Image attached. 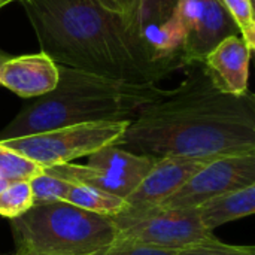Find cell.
<instances>
[{"label":"cell","instance_id":"obj_1","mask_svg":"<svg viewBox=\"0 0 255 255\" xmlns=\"http://www.w3.org/2000/svg\"><path fill=\"white\" fill-rule=\"evenodd\" d=\"M185 69V79L142 106L114 145L154 158L255 154L254 94L220 91L202 63Z\"/></svg>","mask_w":255,"mask_h":255},{"label":"cell","instance_id":"obj_2","mask_svg":"<svg viewBox=\"0 0 255 255\" xmlns=\"http://www.w3.org/2000/svg\"><path fill=\"white\" fill-rule=\"evenodd\" d=\"M40 51L55 64L134 85H157L185 69L178 54L160 51L130 13L97 0H21Z\"/></svg>","mask_w":255,"mask_h":255},{"label":"cell","instance_id":"obj_3","mask_svg":"<svg viewBox=\"0 0 255 255\" xmlns=\"http://www.w3.org/2000/svg\"><path fill=\"white\" fill-rule=\"evenodd\" d=\"M163 93L157 85L126 84L58 66L57 87L27 103L0 131V140L76 124L131 121L142 106Z\"/></svg>","mask_w":255,"mask_h":255},{"label":"cell","instance_id":"obj_4","mask_svg":"<svg viewBox=\"0 0 255 255\" xmlns=\"http://www.w3.org/2000/svg\"><path fill=\"white\" fill-rule=\"evenodd\" d=\"M9 221L16 248L55 255H91L118 236L111 217L67 202L34 205Z\"/></svg>","mask_w":255,"mask_h":255},{"label":"cell","instance_id":"obj_5","mask_svg":"<svg viewBox=\"0 0 255 255\" xmlns=\"http://www.w3.org/2000/svg\"><path fill=\"white\" fill-rule=\"evenodd\" d=\"M236 34L239 28L221 0H179L151 42L163 52L178 54L187 67L202 63L221 40Z\"/></svg>","mask_w":255,"mask_h":255},{"label":"cell","instance_id":"obj_6","mask_svg":"<svg viewBox=\"0 0 255 255\" xmlns=\"http://www.w3.org/2000/svg\"><path fill=\"white\" fill-rule=\"evenodd\" d=\"M130 121H100L60 127L22 137L0 140V143L40 167L72 163L79 157H88L94 151L114 145L126 131Z\"/></svg>","mask_w":255,"mask_h":255},{"label":"cell","instance_id":"obj_7","mask_svg":"<svg viewBox=\"0 0 255 255\" xmlns=\"http://www.w3.org/2000/svg\"><path fill=\"white\" fill-rule=\"evenodd\" d=\"M118 238L136 241L163 250L179 251L188 245L215 238L208 232L199 217L197 208H163L123 209L111 217Z\"/></svg>","mask_w":255,"mask_h":255},{"label":"cell","instance_id":"obj_8","mask_svg":"<svg viewBox=\"0 0 255 255\" xmlns=\"http://www.w3.org/2000/svg\"><path fill=\"white\" fill-rule=\"evenodd\" d=\"M255 184V154L227 155L208 161L175 194L166 199L163 208H199L212 197Z\"/></svg>","mask_w":255,"mask_h":255},{"label":"cell","instance_id":"obj_9","mask_svg":"<svg viewBox=\"0 0 255 255\" xmlns=\"http://www.w3.org/2000/svg\"><path fill=\"white\" fill-rule=\"evenodd\" d=\"M208 161L211 160L184 157L157 158L149 173L124 200V209H145L161 205L166 199L175 194L194 173H197Z\"/></svg>","mask_w":255,"mask_h":255},{"label":"cell","instance_id":"obj_10","mask_svg":"<svg viewBox=\"0 0 255 255\" xmlns=\"http://www.w3.org/2000/svg\"><path fill=\"white\" fill-rule=\"evenodd\" d=\"M253 49L242 36H229L221 40L202 61L212 84L226 94L244 96L248 90L250 60Z\"/></svg>","mask_w":255,"mask_h":255},{"label":"cell","instance_id":"obj_11","mask_svg":"<svg viewBox=\"0 0 255 255\" xmlns=\"http://www.w3.org/2000/svg\"><path fill=\"white\" fill-rule=\"evenodd\" d=\"M58 84V64L45 52L9 57L0 67V85L22 99H36Z\"/></svg>","mask_w":255,"mask_h":255},{"label":"cell","instance_id":"obj_12","mask_svg":"<svg viewBox=\"0 0 255 255\" xmlns=\"http://www.w3.org/2000/svg\"><path fill=\"white\" fill-rule=\"evenodd\" d=\"M157 158L137 155L115 145L103 146L88 155L87 166L105 170L114 179L130 190V194L154 167Z\"/></svg>","mask_w":255,"mask_h":255},{"label":"cell","instance_id":"obj_13","mask_svg":"<svg viewBox=\"0 0 255 255\" xmlns=\"http://www.w3.org/2000/svg\"><path fill=\"white\" fill-rule=\"evenodd\" d=\"M200 221L208 232L217 227L250 217L255 212V184L209 199L197 208Z\"/></svg>","mask_w":255,"mask_h":255},{"label":"cell","instance_id":"obj_14","mask_svg":"<svg viewBox=\"0 0 255 255\" xmlns=\"http://www.w3.org/2000/svg\"><path fill=\"white\" fill-rule=\"evenodd\" d=\"M64 202L105 217H114L126 208L124 199L81 184H70Z\"/></svg>","mask_w":255,"mask_h":255},{"label":"cell","instance_id":"obj_15","mask_svg":"<svg viewBox=\"0 0 255 255\" xmlns=\"http://www.w3.org/2000/svg\"><path fill=\"white\" fill-rule=\"evenodd\" d=\"M178 1L179 0H134L131 16L140 33L151 40L154 33L170 19Z\"/></svg>","mask_w":255,"mask_h":255},{"label":"cell","instance_id":"obj_16","mask_svg":"<svg viewBox=\"0 0 255 255\" xmlns=\"http://www.w3.org/2000/svg\"><path fill=\"white\" fill-rule=\"evenodd\" d=\"M42 172L43 167H40L37 163L0 143V178L12 184L30 181Z\"/></svg>","mask_w":255,"mask_h":255},{"label":"cell","instance_id":"obj_17","mask_svg":"<svg viewBox=\"0 0 255 255\" xmlns=\"http://www.w3.org/2000/svg\"><path fill=\"white\" fill-rule=\"evenodd\" d=\"M33 206V196L28 181L12 182L0 191V217L13 220Z\"/></svg>","mask_w":255,"mask_h":255},{"label":"cell","instance_id":"obj_18","mask_svg":"<svg viewBox=\"0 0 255 255\" xmlns=\"http://www.w3.org/2000/svg\"><path fill=\"white\" fill-rule=\"evenodd\" d=\"M28 184L33 196V206L54 203V202H64L67 191L70 188V182L48 175L45 172L31 178Z\"/></svg>","mask_w":255,"mask_h":255},{"label":"cell","instance_id":"obj_19","mask_svg":"<svg viewBox=\"0 0 255 255\" xmlns=\"http://www.w3.org/2000/svg\"><path fill=\"white\" fill-rule=\"evenodd\" d=\"M221 3L238 25L242 39L250 45L251 49H254L255 19L253 0H221Z\"/></svg>","mask_w":255,"mask_h":255},{"label":"cell","instance_id":"obj_20","mask_svg":"<svg viewBox=\"0 0 255 255\" xmlns=\"http://www.w3.org/2000/svg\"><path fill=\"white\" fill-rule=\"evenodd\" d=\"M176 255H255L254 247L229 245L217 238L202 241L179 250Z\"/></svg>","mask_w":255,"mask_h":255},{"label":"cell","instance_id":"obj_21","mask_svg":"<svg viewBox=\"0 0 255 255\" xmlns=\"http://www.w3.org/2000/svg\"><path fill=\"white\" fill-rule=\"evenodd\" d=\"M176 253L178 251L155 248L151 245H145L136 241L117 236L109 245L103 247L102 250L91 255H176Z\"/></svg>","mask_w":255,"mask_h":255},{"label":"cell","instance_id":"obj_22","mask_svg":"<svg viewBox=\"0 0 255 255\" xmlns=\"http://www.w3.org/2000/svg\"><path fill=\"white\" fill-rule=\"evenodd\" d=\"M97 1L112 12L131 15V7H133L134 0H97Z\"/></svg>","mask_w":255,"mask_h":255},{"label":"cell","instance_id":"obj_23","mask_svg":"<svg viewBox=\"0 0 255 255\" xmlns=\"http://www.w3.org/2000/svg\"><path fill=\"white\" fill-rule=\"evenodd\" d=\"M13 255H55L49 254V253H42V251H36V250H30V248H16Z\"/></svg>","mask_w":255,"mask_h":255},{"label":"cell","instance_id":"obj_24","mask_svg":"<svg viewBox=\"0 0 255 255\" xmlns=\"http://www.w3.org/2000/svg\"><path fill=\"white\" fill-rule=\"evenodd\" d=\"M10 55H6V54H3V52H0V67H1V64L9 58Z\"/></svg>","mask_w":255,"mask_h":255},{"label":"cell","instance_id":"obj_25","mask_svg":"<svg viewBox=\"0 0 255 255\" xmlns=\"http://www.w3.org/2000/svg\"><path fill=\"white\" fill-rule=\"evenodd\" d=\"M7 185H9V182H7V181H4L3 178H0V191H1L3 188H6Z\"/></svg>","mask_w":255,"mask_h":255},{"label":"cell","instance_id":"obj_26","mask_svg":"<svg viewBox=\"0 0 255 255\" xmlns=\"http://www.w3.org/2000/svg\"><path fill=\"white\" fill-rule=\"evenodd\" d=\"M12 1H16V0H0V9H1L3 6H6V4L12 3ZM19 1H21V0H19Z\"/></svg>","mask_w":255,"mask_h":255}]
</instances>
